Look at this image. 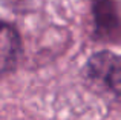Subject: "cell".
Returning <instances> with one entry per match:
<instances>
[{"mask_svg":"<svg viewBox=\"0 0 121 120\" xmlns=\"http://www.w3.org/2000/svg\"><path fill=\"white\" fill-rule=\"evenodd\" d=\"M87 74L121 102V55L110 51L95 52L87 62Z\"/></svg>","mask_w":121,"mask_h":120,"instance_id":"obj_1","label":"cell"},{"mask_svg":"<svg viewBox=\"0 0 121 120\" xmlns=\"http://www.w3.org/2000/svg\"><path fill=\"white\" fill-rule=\"evenodd\" d=\"M22 54V40L18 32L0 20V77L9 74L17 66Z\"/></svg>","mask_w":121,"mask_h":120,"instance_id":"obj_2","label":"cell"}]
</instances>
